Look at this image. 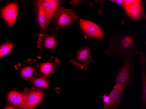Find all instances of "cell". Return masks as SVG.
<instances>
[{"label": "cell", "instance_id": "obj_9", "mask_svg": "<svg viewBox=\"0 0 146 109\" xmlns=\"http://www.w3.org/2000/svg\"><path fill=\"white\" fill-rule=\"evenodd\" d=\"M19 9V5L15 2L9 3L1 9V16L9 26L12 27L15 24Z\"/></svg>", "mask_w": 146, "mask_h": 109}, {"label": "cell", "instance_id": "obj_22", "mask_svg": "<svg viewBox=\"0 0 146 109\" xmlns=\"http://www.w3.org/2000/svg\"><path fill=\"white\" fill-rule=\"evenodd\" d=\"M123 1H114L115 2V3H116V4H118V5H122V3H123Z\"/></svg>", "mask_w": 146, "mask_h": 109}, {"label": "cell", "instance_id": "obj_18", "mask_svg": "<svg viewBox=\"0 0 146 109\" xmlns=\"http://www.w3.org/2000/svg\"><path fill=\"white\" fill-rule=\"evenodd\" d=\"M14 44L12 42H7L0 46V58L5 56L11 51Z\"/></svg>", "mask_w": 146, "mask_h": 109}, {"label": "cell", "instance_id": "obj_6", "mask_svg": "<svg viewBox=\"0 0 146 109\" xmlns=\"http://www.w3.org/2000/svg\"><path fill=\"white\" fill-rule=\"evenodd\" d=\"M61 63L57 57L52 56L47 62L39 63L36 65L35 71L36 77H44L50 78V76L54 73L55 70Z\"/></svg>", "mask_w": 146, "mask_h": 109}, {"label": "cell", "instance_id": "obj_11", "mask_svg": "<svg viewBox=\"0 0 146 109\" xmlns=\"http://www.w3.org/2000/svg\"><path fill=\"white\" fill-rule=\"evenodd\" d=\"M34 3L38 24L44 33H48V32L50 30L49 27L51 22L49 21L44 11L41 1H36Z\"/></svg>", "mask_w": 146, "mask_h": 109}, {"label": "cell", "instance_id": "obj_16", "mask_svg": "<svg viewBox=\"0 0 146 109\" xmlns=\"http://www.w3.org/2000/svg\"><path fill=\"white\" fill-rule=\"evenodd\" d=\"M7 100L14 107L23 109L24 97L23 93L15 90L11 91L7 96Z\"/></svg>", "mask_w": 146, "mask_h": 109}, {"label": "cell", "instance_id": "obj_19", "mask_svg": "<svg viewBox=\"0 0 146 109\" xmlns=\"http://www.w3.org/2000/svg\"><path fill=\"white\" fill-rule=\"evenodd\" d=\"M102 97L103 98V102L104 104V105L107 104L109 102V95H105L102 96Z\"/></svg>", "mask_w": 146, "mask_h": 109}, {"label": "cell", "instance_id": "obj_20", "mask_svg": "<svg viewBox=\"0 0 146 109\" xmlns=\"http://www.w3.org/2000/svg\"><path fill=\"white\" fill-rule=\"evenodd\" d=\"M81 1H71L70 3H71L72 5L74 6H76L80 4Z\"/></svg>", "mask_w": 146, "mask_h": 109}, {"label": "cell", "instance_id": "obj_15", "mask_svg": "<svg viewBox=\"0 0 146 109\" xmlns=\"http://www.w3.org/2000/svg\"><path fill=\"white\" fill-rule=\"evenodd\" d=\"M41 2L44 11L51 22L56 12L61 6V1L58 0H42Z\"/></svg>", "mask_w": 146, "mask_h": 109}, {"label": "cell", "instance_id": "obj_4", "mask_svg": "<svg viewBox=\"0 0 146 109\" xmlns=\"http://www.w3.org/2000/svg\"><path fill=\"white\" fill-rule=\"evenodd\" d=\"M44 91L36 88L25 89L23 94L24 97L23 109H33L44 99Z\"/></svg>", "mask_w": 146, "mask_h": 109}, {"label": "cell", "instance_id": "obj_12", "mask_svg": "<svg viewBox=\"0 0 146 109\" xmlns=\"http://www.w3.org/2000/svg\"><path fill=\"white\" fill-rule=\"evenodd\" d=\"M36 65L35 60L30 59L25 61L23 63L15 65V69L19 71L20 76L25 80H29L33 77L35 73Z\"/></svg>", "mask_w": 146, "mask_h": 109}, {"label": "cell", "instance_id": "obj_21", "mask_svg": "<svg viewBox=\"0 0 146 109\" xmlns=\"http://www.w3.org/2000/svg\"><path fill=\"white\" fill-rule=\"evenodd\" d=\"M4 109H17V108L14 107L13 106H6Z\"/></svg>", "mask_w": 146, "mask_h": 109}, {"label": "cell", "instance_id": "obj_1", "mask_svg": "<svg viewBox=\"0 0 146 109\" xmlns=\"http://www.w3.org/2000/svg\"><path fill=\"white\" fill-rule=\"evenodd\" d=\"M137 45V38L133 34L127 31L119 32L111 36L108 49L103 54L125 58L138 52Z\"/></svg>", "mask_w": 146, "mask_h": 109}, {"label": "cell", "instance_id": "obj_3", "mask_svg": "<svg viewBox=\"0 0 146 109\" xmlns=\"http://www.w3.org/2000/svg\"><path fill=\"white\" fill-rule=\"evenodd\" d=\"M135 55L134 54H131L125 58L123 63L115 80V85L123 91L129 85L131 82L133 60Z\"/></svg>", "mask_w": 146, "mask_h": 109}, {"label": "cell", "instance_id": "obj_14", "mask_svg": "<svg viewBox=\"0 0 146 109\" xmlns=\"http://www.w3.org/2000/svg\"><path fill=\"white\" fill-rule=\"evenodd\" d=\"M141 65L142 78V102L143 106L146 105V55L144 51L138 52Z\"/></svg>", "mask_w": 146, "mask_h": 109}, {"label": "cell", "instance_id": "obj_7", "mask_svg": "<svg viewBox=\"0 0 146 109\" xmlns=\"http://www.w3.org/2000/svg\"><path fill=\"white\" fill-rule=\"evenodd\" d=\"M92 50L88 46L83 47L77 52L76 57L70 62L73 65L80 69L87 70L88 64L92 62Z\"/></svg>", "mask_w": 146, "mask_h": 109}, {"label": "cell", "instance_id": "obj_5", "mask_svg": "<svg viewBox=\"0 0 146 109\" xmlns=\"http://www.w3.org/2000/svg\"><path fill=\"white\" fill-rule=\"evenodd\" d=\"M122 5L130 18L138 21L143 17V5L141 1H123Z\"/></svg>", "mask_w": 146, "mask_h": 109}, {"label": "cell", "instance_id": "obj_13", "mask_svg": "<svg viewBox=\"0 0 146 109\" xmlns=\"http://www.w3.org/2000/svg\"><path fill=\"white\" fill-rule=\"evenodd\" d=\"M123 91L115 85L109 95V102L103 106L102 109H118L121 104L122 93Z\"/></svg>", "mask_w": 146, "mask_h": 109}, {"label": "cell", "instance_id": "obj_2", "mask_svg": "<svg viewBox=\"0 0 146 109\" xmlns=\"http://www.w3.org/2000/svg\"><path fill=\"white\" fill-rule=\"evenodd\" d=\"M78 19V17L73 10L65 9L61 6L52 18L54 32H57L61 29L70 26Z\"/></svg>", "mask_w": 146, "mask_h": 109}, {"label": "cell", "instance_id": "obj_17", "mask_svg": "<svg viewBox=\"0 0 146 109\" xmlns=\"http://www.w3.org/2000/svg\"><path fill=\"white\" fill-rule=\"evenodd\" d=\"M48 78L44 77H36L31 79L30 83L37 88L43 90L50 87V81Z\"/></svg>", "mask_w": 146, "mask_h": 109}, {"label": "cell", "instance_id": "obj_10", "mask_svg": "<svg viewBox=\"0 0 146 109\" xmlns=\"http://www.w3.org/2000/svg\"><path fill=\"white\" fill-rule=\"evenodd\" d=\"M37 47L42 51L56 49L57 46V35L42 33L37 34Z\"/></svg>", "mask_w": 146, "mask_h": 109}, {"label": "cell", "instance_id": "obj_8", "mask_svg": "<svg viewBox=\"0 0 146 109\" xmlns=\"http://www.w3.org/2000/svg\"><path fill=\"white\" fill-rule=\"evenodd\" d=\"M79 24L81 30L86 36L95 39H102L104 37L103 31L93 22L81 19L79 22Z\"/></svg>", "mask_w": 146, "mask_h": 109}]
</instances>
